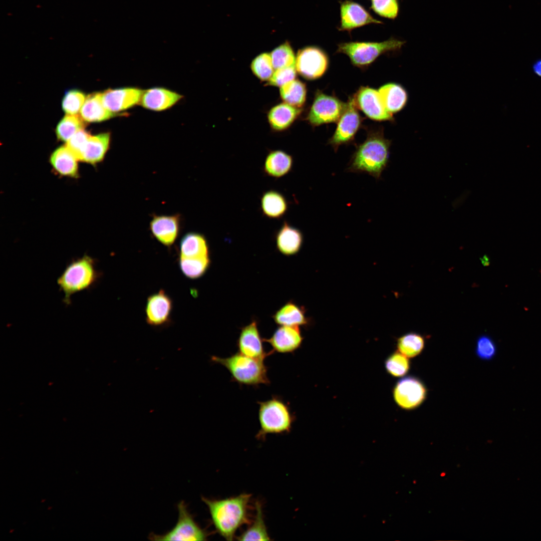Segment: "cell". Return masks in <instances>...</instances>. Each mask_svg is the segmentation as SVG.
Here are the masks:
<instances>
[{
  "label": "cell",
  "mask_w": 541,
  "mask_h": 541,
  "mask_svg": "<svg viewBox=\"0 0 541 541\" xmlns=\"http://www.w3.org/2000/svg\"><path fill=\"white\" fill-rule=\"evenodd\" d=\"M263 342L270 344L273 353L286 354L298 349L303 341L299 326H280L268 339Z\"/></svg>",
  "instance_id": "17"
},
{
  "label": "cell",
  "mask_w": 541,
  "mask_h": 541,
  "mask_svg": "<svg viewBox=\"0 0 541 541\" xmlns=\"http://www.w3.org/2000/svg\"><path fill=\"white\" fill-rule=\"evenodd\" d=\"M329 65L327 55L321 49L308 47L300 50L296 59L297 71L303 78L314 80L320 78Z\"/></svg>",
  "instance_id": "11"
},
{
  "label": "cell",
  "mask_w": 541,
  "mask_h": 541,
  "mask_svg": "<svg viewBox=\"0 0 541 541\" xmlns=\"http://www.w3.org/2000/svg\"><path fill=\"white\" fill-rule=\"evenodd\" d=\"M256 321L241 328L237 341L238 352L245 356L261 360L272 354L265 351Z\"/></svg>",
  "instance_id": "16"
},
{
  "label": "cell",
  "mask_w": 541,
  "mask_h": 541,
  "mask_svg": "<svg viewBox=\"0 0 541 541\" xmlns=\"http://www.w3.org/2000/svg\"><path fill=\"white\" fill-rule=\"evenodd\" d=\"M353 97L358 108L371 119L393 120V115L385 107L378 91L369 87H361Z\"/></svg>",
  "instance_id": "12"
},
{
  "label": "cell",
  "mask_w": 541,
  "mask_h": 541,
  "mask_svg": "<svg viewBox=\"0 0 541 541\" xmlns=\"http://www.w3.org/2000/svg\"><path fill=\"white\" fill-rule=\"evenodd\" d=\"M178 264L183 274L190 279H196L203 276L210 264L209 256L187 257L179 256Z\"/></svg>",
  "instance_id": "32"
},
{
  "label": "cell",
  "mask_w": 541,
  "mask_h": 541,
  "mask_svg": "<svg viewBox=\"0 0 541 541\" xmlns=\"http://www.w3.org/2000/svg\"><path fill=\"white\" fill-rule=\"evenodd\" d=\"M250 68L259 80L268 81L275 71L270 54L263 53L256 56L252 60Z\"/></svg>",
  "instance_id": "37"
},
{
  "label": "cell",
  "mask_w": 541,
  "mask_h": 541,
  "mask_svg": "<svg viewBox=\"0 0 541 541\" xmlns=\"http://www.w3.org/2000/svg\"><path fill=\"white\" fill-rule=\"evenodd\" d=\"M301 110L286 103L276 105L269 111L267 118L272 128L277 131L288 129L301 113Z\"/></svg>",
  "instance_id": "28"
},
{
  "label": "cell",
  "mask_w": 541,
  "mask_h": 541,
  "mask_svg": "<svg viewBox=\"0 0 541 541\" xmlns=\"http://www.w3.org/2000/svg\"><path fill=\"white\" fill-rule=\"evenodd\" d=\"M372 7L378 14L388 18H395L398 12L396 0H372Z\"/></svg>",
  "instance_id": "42"
},
{
  "label": "cell",
  "mask_w": 541,
  "mask_h": 541,
  "mask_svg": "<svg viewBox=\"0 0 541 541\" xmlns=\"http://www.w3.org/2000/svg\"><path fill=\"white\" fill-rule=\"evenodd\" d=\"M173 301L163 290L149 296L146 300L145 319L150 326L159 327L167 324L171 317Z\"/></svg>",
  "instance_id": "15"
},
{
  "label": "cell",
  "mask_w": 541,
  "mask_h": 541,
  "mask_svg": "<svg viewBox=\"0 0 541 541\" xmlns=\"http://www.w3.org/2000/svg\"><path fill=\"white\" fill-rule=\"evenodd\" d=\"M383 104L391 114L400 111L405 106L408 94L400 84L390 83L384 85L378 90Z\"/></svg>",
  "instance_id": "26"
},
{
  "label": "cell",
  "mask_w": 541,
  "mask_h": 541,
  "mask_svg": "<svg viewBox=\"0 0 541 541\" xmlns=\"http://www.w3.org/2000/svg\"><path fill=\"white\" fill-rule=\"evenodd\" d=\"M277 248L285 255L297 253L303 243V234L298 228L284 221L275 234Z\"/></svg>",
  "instance_id": "20"
},
{
  "label": "cell",
  "mask_w": 541,
  "mask_h": 541,
  "mask_svg": "<svg viewBox=\"0 0 541 541\" xmlns=\"http://www.w3.org/2000/svg\"><path fill=\"white\" fill-rule=\"evenodd\" d=\"M182 97L180 94L166 88H152L144 90L140 104L148 110L162 111L172 107Z\"/></svg>",
  "instance_id": "18"
},
{
  "label": "cell",
  "mask_w": 541,
  "mask_h": 541,
  "mask_svg": "<svg viewBox=\"0 0 541 541\" xmlns=\"http://www.w3.org/2000/svg\"><path fill=\"white\" fill-rule=\"evenodd\" d=\"M251 494L242 493L222 499L202 497L207 506L217 532L227 540H232L238 529L249 523V504Z\"/></svg>",
  "instance_id": "2"
},
{
  "label": "cell",
  "mask_w": 541,
  "mask_h": 541,
  "mask_svg": "<svg viewBox=\"0 0 541 541\" xmlns=\"http://www.w3.org/2000/svg\"><path fill=\"white\" fill-rule=\"evenodd\" d=\"M178 518L174 527L163 534L151 533L149 538L152 540H205L208 532L195 521L187 506L183 501L177 504Z\"/></svg>",
  "instance_id": "7"
},
{
  "label": "cell",
  "mask_w": 541,
  "mask_h": 541,
  "mask_svg": "<svg viewBox=\"0 0 541 541\" xmlns=\"http://www.w3.org/2000/svg\"><path fill=\"white\" fill-rule=\"evenodd\" d=\"M289 203L280 192L270 189L264 192L260 198V209L263 215L268 218L280 219L287 213Z\"/></svg>",
  "instance_id": "24"
},
{
  "label": "cell",
  "mask_w": 541,
  "mask_h": 541,
  "mask_svg": "<svg viewBox=\"0 0 541 541\" xmlns=\"http://www.w3.org/2000/svg\"><path fill=\"white\" fill-rule=\"evenodd\" d=\"M83 121L77 115H66L56 127V133L58 139L67 142L78 131L84 128L85 124Z\"/></svg>",
  "instance_id": "34"
},
{
  "label": "cell",
  "mask_w": 541,
  "mask_h": 541,
  "mask_svg": "<svg viewBox=\"0 0 541 541\" xmlns=\"http://www.w3.org/2000/svg\"><path fill=\"white\" fill-rule=\"evenodd\" d=\"M80 161L66 145L56 148L51 154L49 162L55 171L62 176L79 177Z\"/></svg>",
  "instance_id": "21"
},
{
  "label": "cell",
  "mask_w": 541,
  "mask_h": 541,
  "mask_svg": "<svg viewBox=\"0 0 541 541\" xmlns=\"http://www.w3.org/2000/svg\"><path fill=\"white\" fill-rule=\"evenodd\" d=\"M425 339L421 334L410 332L399 338L397 341L398 351L408 358H414L424 349Z\"/></svg>",
  "instance_id": "33"
},
{
  "label": "cell",
  "mask_w": 541,
  "mask_h": 541,
  "mask_svg": "<svg viewBox=\"0 0 541 541\" xmlns=\"http://www.w3.org/2000/svg\"><path fill=\"white\" fill-rule=\"evenodd\" d=\"M385 366L387 371L391 376L401 377L409 371L411 363L407 357L399 351H396L387 358Z\"/></svg>",
  "instance_id": "35"
},
{
  "label": "cell",
  "mask_w": 541,
  "mask_h": 541,
  "mask_svg": "<svg viewBox=\"0 0 541 541\" xmlns=\"http://www.w3.org/2000/svg\"><path fill=\"white\" fill-rule=\"evenodd\" d=\"M297 74L296 65L275 70L268 81V84L281 87L295 79Z\"/></svg>",
  "instance_id": "41"
},
{
  "label": "cell",
  "mask_w": 541,
  "mask_h": 541,
  "mask_svg": "<svg viewBox=\"0 0 541 541\" xmlns=\"http://www.w3.org/2000/svg\"><path fill=\"white\" fill-rule=\"evenodd\" d=\"M404 44L395 39L382 42H348L340 44L337 52L347 55L353 65L364 68L382 54L399 50Z\"/></svg>",
  "instance_id": "6"
},
{
  "label": "cell",
  "mask_w": 541,
  "mask_h": 541,
  "mask_svg": "<svg viewBox=\"0 0 541 541\" xmlns=\"http://www.w3.org/2000/svg\"><path fill=\"white\" fill-rule=\"evenodd\" d=\"M259 405L258 418L260 429L256 437L264 440L267 434H283L290 431L294 417L289 406L278 396L257 402Z\"/></svg>",
  "instance_id": "5"
},
{
  "label": "cell",
  "mask_w": 541,
  "mask_h": 541,
  "mask_svg": "<svg viewBox=\"0 0 541 541\" xmlns=\"http://www.w3.org/2000/svg\"><path fill=\"white\" fill-rule=\"evenodd\" d=\"M90 136V133L83 128L75 133L66 142L67 146L80 161Z\"/></svg>",
  "instance_id": "40"
},
{
  "label": "cell",
  "mask_w": 541,
  "mask_h": 541,
  "mask_svg": "<svg viewBox=\"0 0 541 541\" xmlns=\"http://www.w3.org/2000/svg\"><path fill=\"white\" fill-rule=\"evenodd\" d=\"M346 103L335 96L318 91L307 116V120L313 126L338 122Z\"/></svg>",
  "instance_id": "10"
},
{
  "label": "cell",
  "mask_w": 541,
  "mask_h": 541,
  "mask_svg": "<svg viewBox=\"0 0 541 541\" xmlns=\"http://www.w3.org/2000/svg\"><path fill=\"white\" fill-rule=\"evenodd\" d=\"M209 256L207 240L204 234L197 232H188L181 238L179 244V256L196 257Z\"/></svg>",
  "instance_id": "27"
},
{
  "label": "cell",
  "mask_w": 541,
  "mask_h": 541,
  "mask_svg": "<svg viewBox=\"0 0 541 541\" xmlns=\"http://www.w3.org/2000/svg\"><path fill=\"white\" fill-rule=\"evenodd\" d=\"M393 395L394 401L400 408L412 410L418 408L425 401L427 389L420 378L409 375L396 382Z\"/></svg>",
  "instance_id": "9"
},
{
  "label": "cell",
  "mask_w": 541,
  "mask_h": 541,
  "mask_svg": "<svg viewBox=\"0 0 541 541\" xmlns=\"http://www.w3.org/2000/svg\"><path fill=\"white\" fill-rule=\"evenodd\" d=\"M275 322L280 326H299L308 323L304 309L292 301L282 306L273 316Z\"/></svg>",
  "instance_id": "29"
},
{
  "label": "cell",
  "mask_w": 541,
  "mask_h": 541,
  "mask_svg": "<svg viewBox=\"0 0 541 541\" xmlns=\"http://www.w3.org/2000/svg\"><path fill=\"white\" fill-rule=\"evenodd\" d=\"M101 277L96 268V259L87 254L73 259L57 280L60 291L64 294L63 302L71 304L74 294L92 289Z\"/></svg>",
  "instance_id": "3"
},
{
  "label": "cell",
  "mask_w": 541,
  "mask_h": 541,
  "mask_svg": "<svg viewBox=\"0 0 541 541\" xmlns=\"http://www.w3.org/2000/svg\"><path fill=\"white\" fill-rule=\"evenodd\" d=\"M475 353L479 359L490 361L496 356L497 347L491 338L486 335H482L476 340Z\"/></svg>",
  "instance_id": "39"
},
{
  "label": "cell",
  "mask_w": 541,
  "mask_h": 541,
  "mask_svg": "<svg viewBox=\"0 0 541 541\" xmlns=\"http://www.w3.org/2000/svg\"><path fill=\"white\" fill-rule=\"evenodd\" d=\"M293 165L292 155L284 151L276 150L269 152L266 156L262 170L268 176L280 178L289 173Z\"/></svg>",
  "instance_id": "23"
},
{
  "label": "cell",
  "mask_w": 541,
  "mask_h": 541,
  "mask_svg": "<svg viewBox=\"0 0 541 541\" xmlns=\"http://www.w3.org/2000/svg\"><path fill=\"white\" fill-rule=\"evenodd\" d=\"M445 475H446V472H442L440 474V476H442V477L444 476Z\"/></svg>",
  "instance_id": "44"
},
{
  "label": "cell",
  "mask_w": 541,
  "mask_h": 541,
  "mask_svg": "<svg viewBox=\"0 0 541 541\" xmlns=\"http://www.w3.org/2000/svg\"><path fill=\"white\" fill-rule=\"evenodd\" d=\"M211 361L224 367L230 373L232 380L240 385L257 386L270 384L264 360L252 358L238 352L226 358L212 356Z\"/></svg>",
  "instance_id": "4"
},
{
  "label": "cell",
  "mask_w": 541,
  "mask_h": 541,
  "mask_svg": "<svg viewBox=\"0 0 541 541\" xmlns=\"http://www.w3.org/2000/svg\"><path fill=\"white\" fill-rule=\"evenodd\" d=\"M270 55L275 70L296 65L294 52L288 42L275 48Z\"/></svg>",
  "instance_id": "36"
},
{
  "label": "cell",
  "mask_w": 541,
  "mask_h": 541,
  "mask_svg": "<svg viewBox=\"0 0 541 541\" xmlns=\"http://www.w3.org/2000/svg\"><path fill=\"white\" fill-rule=\"evenodd\" d=\"M280 95L285 103L300 108L306 99L305 84L299 80H294L280 87Z\"/></svg>",
  "instance_id": "31"
},
{
  "label": "cell",
  "mask_w": 541,
  "mask_h": 541,
  "mask_svg": "<svg viewBox=\"0 0 541 541\" xmlns=\"http://www.w3.org/2000/svg\"><path fill=\"white\" fill-rule=\"evenodd\" d=\"M362 122L353 96L350 97L345 110L338 121L336 130L328 141L336 152L339 147L353 142Z\"/></svg>",
  "instance_id": "8"
},
{
  "label": "cell",
  "mask_w": 541,
  "mask_h": 541,
  "mask_svg": "<svg viewBox=\"0 0 541 541\" xmlns=\"http://www.w3.org/2000/svg\"><path fill=\"white\" fill-rule=\"evenodd\" d=\"M143 91L136 87L109 89L102 93V98L105 107L116 114L140 104Z\"/></svg>",
  "instance_id": "14"
},
{
  "label": "cell",
  "mask_w": 541,
  "mask_h": 541,
  "mask_svg": "<svg viewBox=\"0 0 541 541\" xmlns=\"http://www.w3.org/2000/svg\"><path fill=\"white\" fill-rule=\"evenodd\" d=\"M86 98L84 93L79 90H69L63 98L62 109L67 114L77 115L81 109Z\"/></svg>",
  "instance_id": "38"
},
{
  "label": "cell",
  "mask_w": 541,
  "mask_h": 541,
  "mask_svg": "<svg viewBox=\"0 0 541 541\" xmlns=\"http://www.w3.org/2000/svg\"><path fill=\"white\" fill-rule=\"evenodd\" d=\"M380 24L373 18L362 6L351 2L345 1L341 6V30L350 31L354 28L369 24Z\"/></svg>",
  "instance_id": "19"
},
{
  "label": "cell",
  "mask_w": 541,
  "mask_h": 541,
  "mask_svg": "<svg viewBox=\"0 0 541 541\" xmlns=\"http://www.w3.org/2000/svg\"><path fill=\"white\" fill-rule=\"evenodd\" d=\"M255 514L252 524L244 530L237 539L239 540H269L263 515L262 505L257 501L255 504Z\"/></svg>",
  "instance_id": "30"
},
{
  "label": "cell",
  "mask_w": 541,
  "mask_h": 541,
  "mask_svg": "<svg viewBox=\"0 0 541 541\" xmlns=\"http://www.w3.org/2000/svg\"><path fill=\"white\" fill-rule=\"evenodd\" d=\"M82 119L88 122L104 121L116 116L105 106L102 93L95 92L88 95L80 110Z\"/></svg>",
  "instance_id": "25"
},
{
  "label": "cell",
  "mask_w": 541,
  "mask_h": 541,
  "mask_svg": "<svg viewBox=\"0 0 541 541\" xmlns=\"http://www.w3.org/2000/svg\"><path fill=\"white\" fill-rule=\"evenodd\" d=\"M110 143L111 134L109 132L90 135L80 161L93 166L101 163L110 148Z\"/></svg>",
  "instance_id": "22"
},
{
  "label": "cell",
  "mask_w": 541,
  "mask_h": 541,
  "mask_svg": "<svg viewBox=\"0 0 541 541\" xmlns=\"http://www.w3.org/2000/svg\"><path fill=\"white\" fill-rule=\"evenodd\" d=\"M532 69L533 72L537 76L541 77V59L534 62L532 66Z\"/></svg>",
  "instance_id": "43"
},
{
  "label": "cell",
  "mask_w": 541,
  "mask_h": 541,
  "mask_svg": "<svg viewBox=\"0 0 541 541\" xmlns=\"http://www.w3.org/2000/svg\"><path fill=\"white\" fill-rule=\"evenodd\" d=\"M181 216L179 213L171 215L153 214L149 222L152 236L163 245L170 247L179 235Z\"/></svg>",
  "instance_id": "13"
},
{
  "label": "cell",
  "mask_w": 541,
  "mask_h": 541,
  "mask_svg": "<svg viewBox=\"0 0 541 541\" xmlns=\"http://www.w3.org/2000/svg\"><path fill=\"white\" fill-rule=\"evenodd\" d=\"M413 482V483H416V480H414Z\"/></svg>",
  "instance_id": "45"
},
{
  "label": "cell",
  "mask_w": 541,
  "mask_h": 541,
  "mask_svg": "<svg viewBox=\"0 0 541 541\" xmlns=\"http://www.w3.org/2000/svg\"><path fill=\"white\" fill-rule=\"evenodd\" d=\"M391 144L381 129L369 131L364 141L357 146L346 171L368 174L380 179L388 165Z\"/></svg>",
  "instance_id": "1"
}]
</instances>
